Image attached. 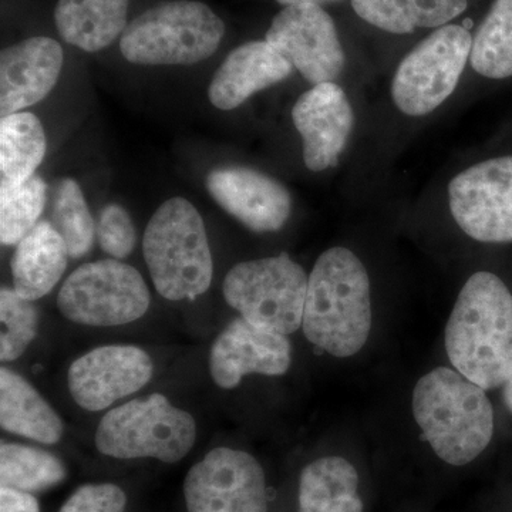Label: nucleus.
Instances as JSON below:
<instances>
[{"mask_svg":"<svg viewBox=\"0 0 512 512\" xmlns=\"http://www.w3.org/2000/svg\"><path fill=\"white\" fill-rule=\"evenodd\" d=\"M451 365L484 390L504 386L512 373V295L491 272L471 275L446 326Z\"/></svg>","mask_w":512,"mask_h":512,"instance_id":"nucleus-1","label":"nucleus"},{"mask_svg":"<svg viewBox=\"0 0 512 512\" xmlns=\"http://www.w3.org/2000/svg\"><path fill=\"white\" fill-rule=\"evenodd\" d=\"M302 329L316 348L335 357L362 350L372 329L370 279L348 248L323 252L309 275Z\"/></svg>","mask_w":512,"mask_h":512,"instance_id":"nucleus-2","label":"nucleus"},{"mask_svg":"<svg viewBox=\"0 0 512 512\" xmlns=\"http://www.w3.org/2000/svg\"><path fill=\"white\" fill-rule=\"evenodd\" d=\"M413 414L436 456L450 466H467L493 439L494 410L485 390L448 367L417 382Z\"/></svg>","mask_w":512,"mask_h":512,"instance_id":"nucleus-3","label":"nucleus"},{"mask_svg":"<svg viewBox=\"0 0 512 512\" xmlns=\"http://www.w3.org/2000/svg\"><path fill=\"white\" fill-rule=\"evenodd\" d=\"M227 33L201 0H160L138 13L119 40L121 55L140 66H191L218 52Z\"/></svg>","mask_w":512,"mask_h":512,"instance_id":"nucleus-4","label":"nucleus"},{"mask_svg":"<svg viewBox=\"0 0 512 512\" xmlns=\"http://www.w3.org/2000/svg\"><path fill=\"white\" fill-rule=\"evenodd\" d=\"M143 254L157 292L168 301L198 298L211 286L214 261L207 229L185 198H171L154 212Z\"/></svg>","mask_w":512,"mask_h":512,"instance_id":"nucleus-5","label":"nucleus"},{"mask_svg":"<svg viewBox=\"0 0 512 512\" xmlns=\"http://www.w3.org/2000/svg\"><path fill=\"white\" fill-rule=\"evenodd\" d=\"M96 447L103 456L117 460L154 458L175 464L188 456L197 441V423L163 394L114 407L104 414L96 430Z\"/></svg>","mask_w":512,"mask_h":512,"instance_id":"nucleus-6","label":"nucleus"},{"mask_svg":"<svg viewBox=\"0 0 512 512\" xmlns=\"http://www.w3.org/2000/svg\"><path fill=\"white\" fill-rule=\"evenodd\" d=\"M309 276L288 254L239 262L222 285L225 301L259 328L292 335L301 328Z\"/></svg>","mask_w":512,"mask_h":512,"instance_id":"nucleus-7","label":"nucleus"},{"mask_svg":"<svg viewBox=\"0 0 512 512\" xmlns=\"http://www.w3.org/2000/svg\"><path fill=\"white\" fill-rule=\"evenodd\" d=\"M150 301V289L136 268L104 259L79 266L64 281L57 308L77 325L111 328L143 318Z\"/></svg>","mask_w":512,"mask_h":512,"instance_id":"nucleus-8","label":"nucleus"},{"mask_svg":"<svg viewBox=\"0 0 512 512\" xmlns=\"http://www.w3.org/2000/svg\"><path fill=\"white\" fill-rule=\"evenodd\" d=\"M473 36L464 26L434 30L414 47L392 79L394 106L410 117L429 116L457 89L470 62Z\"/></svg>","mask_w":512,"mask_h":512,"instance_id":"nucleus-9","label":"nucleus"},{"mask_svg":"<svg viewBox=\"0 0 512 512\" xmlns=\"http://www.w3.org/2000/svg\"><path fill=\"white\" fill-rule=\"evenodd\" d=\"M184 500L188 512H268L264 468L247 451L214 448L185 476Z\"/></svg>","mask_w":512,"mask_h":512,"instance_id":"nucleus-10","label":"nucleus"},{"mask_svg":"<svg viewBox=\"0 0 512 512\" xmlns=\"http://www.w3.org/2000/svg\"><path fill=\"white\" fill-rule=\"evenodd\" d=\"M447 194L451 215L468 237L512 242V156L471 165L451 178Z\"/></svg>","mask_w":512,"mask_h":512,"instance_id":"nucleus-11","label":"nucleus"},{"mask_svg":"<svg viewBox=\"0 0 512 512\" xmlns=\"http://www.w3.org/2000/svg\"><path fill=\"white\" fill-rule=\"evenodd\" d=\"M265 40L313 86L335 82L345 69L338 28L322 6L295 5L279 10Z\"/></svg>","mask_w":512,"mask_h":512,"instance_id":"nucleus-12","label":"nucleus"},{"mask_svg":"<svg viewBox=\"0 0 512 512\" xmlns=\"http://www.w3.org/2000/svg\"><path fill=\"white\" fill-rule=\"evenodd\" d=\"M153 373L154 363L146 350L106 345L74 360L67 386L77 406L87 412H100L143 389Z\"/></svg>","mask_w":512,"mask_h":512,"instance_id":"nucleus-13","label":"nucleus"},{"mask_svg":"<svg viewBox=\"0 0 512 512\" xmlns=\"http://www.w3.org/2000/svg\"><path fill=\"white\" fill-rule=\"evenodd\" d=\"M292 120L301 134L308 170L320 173L336 167L355 127V113L345 90L335 82L316 84L296 101Z\"/></svg>","mask_w":512,"mask_h":512,"instance_id":"nucleus-14","label":"nucleus"},{"mask_svg":"<svg viewBox=\"0 0 512 512\" xmlns=\"http://www.w3.org/2000/svg\"><path fill=\"white\" fill-rule=\"evenodd\" d=\"M292 363L288 336L235 318L212 343L210 373L221 389H234L242 377L256 373L281 376Z\"/></svg>","mask_w":512,"mask_h":512,"instance_id":"nucleus-15","label":"nucleus"},{"mask_svg":"<svg viewBox=\"0 0 512 512\" xmlns=\"http://www.w3.org/2000/svg\"><path fill=\"white\" fill-rule=\"evenodd\" d=\"M207 190L222 210L259 234L279 231L291 217L289 191L252 168H217L208 174Z\"/></svg>","mask_w":512,"mask_h":512,"instance_id":"nucleus-16","label":"nucleus"},{"mask_svg":"<svg viewBox=\"0 0 512 512\" xmlns=\"http://www.w3.org/2000/svg\"><path fill=\"white\" fill-rule=\"evenodd\" d=\"M64 50L50 36H30L0 52V113H19L45 99L62 73Z\"/></svg>","mask_w":512,"mask_h":512,"instance_id":"nucleus-17","label":"nucleus"},{"mask_svg":"<svg viewBox=\"0 0 512 512\" xmlns=\"http://www.w3.org/2000/svg\"><path fill=\"white\" fill-rule=\"evenodd\" d=\"M293 66L266 40L235 47L212 77L208 97L220 110H234L255 93L284 82Z\"/></svg>","mask_w":512,"mask_h":512,"instance_id":"nucleus-18","label":"nucleus"},{"mask_svg":"<svg viewBox=\"0 0 512 512\" xmlns=\"http://www.w3.org/2000/svg\"><path fill=\"white\" fill-rule=\"evenodd\" d=\"M130 6L131 0H57L53 22L64 43L97 53L120 40Z\"/></svg>","mask_w":512,"mask_h":512,"instance_id":"nucleus-19","label":"nucleus"},{"mask_svg":"<svg viewBox=\"0 0 512 512\" xmlns=\"http://www.w3.org/2000/svg\"><path fill=\"white\" fill-rule=\"evenodd\" d=\"M69 249L53 224L40 221L13 252V289L35 302L52 291L66 271Z\"/></svg>","mask_w":512,"mask_h":512,"instance_id":"nucleus-20","label":"nucleus"},{"mask_svg":"<svg viewBox=\"0 0 512 512\" xmlns=\"http://www.w3.org/2000/svg\"><path fill=\"white\" fill-rule=\"evenodd\" d=\"M0 426L37 443L56 444L63 421L35 387L8 367L0 369Z\"/></svg>","mask_w":512,"mask_h":512,"instance_id":"nucleus-21","label":"nucleus"},{"mask_svg":"<svg viewBox=\"0 0 512 512\" xmlns=\"http://www.w3.org/2000/svg\"><path fill=\"white\" fill-rule=\"evenodd\" d=\"M359 474L346 458H318L299 478V512H363Z\"/></svg>","mask_w":512,"mask_h":512,"instance_id":"nucleus-22","label":"nucleus"},{"mask_svg":"<svg viewBox=\"0 0 512 512\" xmlns=\"http://www.w3.org/2000/svg\"><path fill=\"white\" fill-rule=\"evenodd\" d=\"M360 19L369 25L409 35L417 29H439L463 15L467 0H350Z\"/></svg>","mask_w":512,"mask_h":512,"instance_id":"nucleus-23","label":"nucleus"},{"mask_svg":"<svg viewBox=\"0 0 512 512\" xmlns=\"http://www.w3.org/2000/svg\"><path fill=\"white\" fill-rule=\"evenodd\" d=\"M46 156V134L32 113H13L0 120V173L9 181L28 180Z\"/></svg>","mask_w":512,"mask_h":512,"instance_id":"nucleus-24","label":"nucleus"},{"mask_svg":"<svg viewBox=\"0 0 512 512\" xmlns=\"http://www.w3.org/2000/svg\"><path fill=\"white\" fill-rule=\"evenodd\" d=\"M470 64L487 79L512 77V0H494L473 37Z\"/></svg>","mask_w":512,"mask_h":512,"instance_id":"nucleus-25","label":"nucleus"},{"mask_svg":"<svg viewBox=\"0 0 512 512\" xmlns=\"http://www.w3.org/2000/svg\"><path fill=\"white\" fill-rule=\"evenodd\" d=\"M66 466L42 448L3 443L0 446V484L26 493H40L63 483Z\"/></svg>","mask_w":512,"mask_h":512,"instance_id":"nucleus-26","label":"nucleus"},{"mask_svg":"<svg viewBox=\"0 0 512 512\" xmlns=\"http://www.w3.org/2000/svg\"><path fill=\"white\" fill-rule=\"evenodd\" d=\"M47 185L40 175L28 180L0 181V242L3 247L18 245L39 224L45 210Z\"/></svg>","mask_w":512,"mask_h":512,"instance_id":"nucleus-27","label":"nucleus"},{"mask_svg":"<svg viewBox=\"0 0 512 512\" xmlns=\"http://www.w3.org/2000/svg\"><path fill=\"white\" fill-rule=\"evenodd\" d=\"M52 224L66 242L72 259L83 258L93 248L96 224L73 178H63L53 194Z\"/></svg>","mask_w":512,"mask_h":512,"instance_id":"nucleus-28","label":"nucleus"},{"mask_svg":"<svg viewBox=\"0 0 512 512\" xmlns=\"http://www.w3.org/2000/svg\"><path fill=\"white\" fill-rule=\"evenodd\" d=\"M0 360L3 363L19 359L39 329V311L35 303L22 298L15 289L0 291Z\"/></svg>","mask_w":512,"mask_h":512,"instance_id":"nucleus-29","label":"nucleus"},{"mask_svg":"<svg viewBox=\"0 0 512 512\" xmlns=\"http://www.w3.org/2000/svg\"><path fill=\"white\" fill-rule=\"evenodd\" d=\"M96 235L103 252L119 261L127 258L136 248V227L128 212L117 204L107 205L100 212Z\"/></svg>","mask_w":512,"mask_h":512,"instance_id":"nucleus-30","label":"nucleus"},{"mask_svg":"<svg viewBox=\"0 0 512 512\" xmlns=\"http://www.w3.org/2000/svg\"><path fill=\"white\" fill-rule=\"evenodd\" d=\"M127 495L119 485L84 484L77 488L59 512H126Z\"/></svg>","mask_w":512,"mask_h":512,"instance_id":"nucleus-31","label":"nucleus"},{"mask_svg":"<svg viewBox=\"0 0 512 512\" xmlns=\"http://www.w3.org/2000/svg\"><path fill=\"white\" fill-rule=\"evenodd\" d=\"M0 512H40V505L32 493L2 487L0 488Z\"/></svg>","mask_w":512,"mask_h":512,"instance_id":"nucleus-32","label":"nucleus"},{"mask_svg":"<svg viewBox=\"0 0 512 512\" xmlns=\"http://www.w3.org/2000/svg\"><path fill=\"white\" fill-rule=\"evenodd\" d=\"M279 5L284 6H295V5H315V6H325L329 5V3L340 2V0H275Z\"/></svg>","mask_w":512,"mask_h":512,"instance_id":"nucleus-33","label":"nucleus"},{"mask_svg":"<svg viewBox=\"0 0 512 512\" xmlns=\"http://www.w3.org/2000/svg\"><path fill=\"white\" fill-rule=\"evenodd\" d=\"M504 402L505 406H507L508 410L512 413V373L511 376L508 377L507 382L504 383Z\"/></svg>","mask_w":512,"mask_h":512,"instance_id":"nucleus-34","label":"nucleus"}]
</instances>
